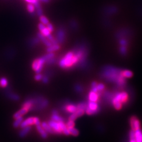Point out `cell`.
Masks as SVG:
<instances>
[{"mask_svg": "<svg viewBox=\"0 0 142 142\" xmlns=\"http://www.w3.org/2000/svg\"><path fill=\"white\" fill-rule=\"evenodd\" d=\"M40 124V121L39 119L37 117H30L25 120H23L22 123L20 125V127L23 128L29 126H32L33 125H38Z\"/></svg>", "mask_w": 142, "mask_h": 142, "instance_id": "277c9868", "label": "cell"}, {"mask_svg": "<svg viewBox=\"0 0 142 142\" xmlns=\"http://www.w3.org/2000/svg\"><path fill=\"white\" fill-rule=\"evenodd\" d=\"M129 138L130 139H135V130L132 129L129 133Z\"/></svg>", "mask_w": 142, "mask_h": 142, "instance_id": "d590c367", "label": "cell"}, {"mask_svg": "<svg viewBox=\"0 0 142 142\" xmlns=\"http://www.w3.org/2000/svg\"><path fill=\"white\" fill-rule=\"evenodd\" d=\"M38 28L39 31V32L41 33L43 35L46 37H47L48 35L50 34V32L45 25L40 23L38 24Z\"/></svg>", "mask_w": 142, "mask_h": 142, "instance_id": "30bf717a", "label": "cell"}, {"mask_svg": "<svg viewBox=\"0 0 142 142\" xmlns=\"http://www.w3.org/2000/svg\"><path fill=\"white\" fill-rule=\"evenodd\" d=\"M54 62H55V59L54 58H53L49 59L46 60L45 63L48 65H50V64H52L54 63Z\"/></svg>", "mask_w": 142, "mask_h": 142, "instance_id": "f35d334b", "label": "cell"}, {"mask_svg": "<svg viewBox=\"0 0 142 142\" xmlns=\"http://www.w3.org/2000/svg\"><path fill=\"white\" fill-rule=\"evenodd\" d=\"M46 27L47 28H48V29L49 30V31L50 32H52L54 31V27L53 26V25L52 24H50V23H48L47 25H46Z\"/></svg>", "mask_w": 142, "mask_h": 142, "instance_id": "8d00e7d4", "label": "cell"}, {"mask_svg": "<svg viewBox=\"0 0 142 142\" xmlns=\"http://www.w3.org/2000/svg\"><path fill=\"white\" fill-rule=\"evenodd\" d=\"M120 44L122 45V46H125L126 45V40H124V39H122V40H121L120 41Z\"/></svg>", "mask_w": 142, "mask_h": 142, "instance_id": "7bdbcfd3", "label": "cell"}, {"mask_svg": "<svg viewBox=\"0 0 142 142\" xmlns=\"http://www.w3.org/2000/svg\"><path fill=\"white\" fill-rule=\"evenodd\" d=\"M39 20H40V23L45 25H46L48 23H49L48 19L45 16L41 15L40 16H39Z\"/></svg>", "mask_w": 142, "mask_h": 142, "instance_id": "83f0119b", "label": "cell"}, {"mask_svg": "<svg viewBox=\"0 0 142 142\" xmlns=\"http://www.w3.org/2000/svg\"><path fill=\"white\" fill-rule=\"evenodd\" d=\"M130 125L131 127H132V129L134 130L138 129L140 128L139 121L135 117H132L131 118Z\"/></svg>", "mask_w": 142, "mask_h": 142, "instance_id": "7c38bea8", "label": "cell"}, {"mask_svg": "<svg viewBox=\"0 0 142 142\" xmlns=\"http://www.w3.org/2000/svg\"><path fill=\"white\" fill-rule=\"evenodd\" d=\"M42 82L44 84H47L49 82V78L47 76H43L42 80Z\"/></svg>", "mask_w": 142, "mask_h": 142, "instance_id": "74e56055", "label": "cell"}, {"mask_svg": "<svg viewBox=\"0 0 142 142\" xmlns=\"http://www.w3.org/2000/svg\"><path fill=\"white\" fill-rule=\"evenodd\" d=\"M38 1H42V2H48L49 1V0H38Z\"/></svg>", "mask_w": 142, "mask_h": 142, "instance_id": "bcb514c9", "label": "cell"}, {"mask_svg": "<svg viewBox=\"0 0 142 142\" xmlns=\"http://www.w3.org/2000/svg\"><path fill=\"white\" fill-rule=\"evenodd\" d=\"M22 128V129L19 131L18 135L20 137L24 138L29 133V131H31V130L32 129V127L31 126H27V127H23Z\"/></svg>", "mask_w": 142, "mask_h": 142, "instance_id": "4fadbf2b", "label": "cell"}, {"mask_svg": "<svg viewBox=\"0 0 142 142\" xmlns=\"http://www.w3.org/2000/svg\"><path fill=\"white\" fill-rule=\"evenodd\" d=\"M37 37L39 39L40 41L42 42L47 47L52 45V44L49 42V40L47 39V38L43 35L40 32H39L37 33Z\"/></svg>", "mask_w": 142, "mask_h": 142, "instance_id": "9c48e42d", "label": "cell"}, {"mask_svg": "<svg viewBox=\"0 0 142 142\" xmlns=\"http://www.w3.org/2000/svg\"><path fill=\"white\" fill-rule=\"evenodd\" d=\"M43 77V75L42 74H40V73H37L35 75L34 79L37 81H39V80H42Z\"/></svg>", "mask_w": 142, "mask_h": 142, "instance_id": "e575fe53", "label": "cell"}, {"mask_svg": "<svg viewBox=\"0 0 142 142\" xmlns=\"http://www.w3.org/2000/svg\"><path fill=\"white\" fill-rule=\"evenodd\" d=\"M112 103L114 107L117 110L120 109L121 108V106H122V103L114 97L112 99Z\"/></svg>", "mask_w": 142, "mask_h": 142, "instance_id": "603a6c76", "label": "cell"}, {"mask_svg": "<svg viewBox=\"0 0 142 142\" xmlns=\"http://www.w3.org/2000/svg\"><path fill=\"white\" fill-rule=\"evenodd\" d=\"M8 80L6 78L3 77L0 79V86L5 88L8 86Z\"/></svg>", "mask_w": 142, "mask_h": 142, "instance_id": "d4e9b609", "label": "cell"}, {"mask_svg": "<svg viewBox=\"0 0 142 142\" xmlns=\"http://www.w3.org/2000/svg\"><path fill=\"white\" fill-rule=\"evenodd\" d=\"M121 75H123V77H127V78H130L133 75V72L130 70H124L122 72H121Z\"/></svg>", "mask_w": 142, "mask_h": 142, "instance_id": "cb8c5ba5", "label": "cell"}, {"mask_svg": "<svg viewBox=\"0 0 142 142\" xmlns=\"http://www.w3.org/2000/svg\"><path fill=\"white\" fill-rule=\"evenodd\" d=\"M99 94L98 93H95L93 92V91H90L88 94V98L89 101H92V102H96L98 99Z\"/></svg>", "mask_w": 142, "mask_h": 142, "instance_id": "2e32d148", "label": "cell"}, {"mask_svg": "<svg viewBox=\"0 0 142 142\" xmlns=\"http://www.w3.org/2000/svg\"><path fill=\"white\" fill-rule=\"evenodd\" d=\"M6 96L9 99L14 101H18L20 99V96L17 93L12 92L11 89H7L5 92Z\"/></svg>", "mask_w": 142, "mask_h": 142, "instance_id": "8992f818", "label": "cell"}, {"mask_svg": "<svg viewBox=\"0 0 142 142\" xmlns=\"http://www.w3.org/2000/svg\"><path fill=\"white\" fill-rule=\"evenodd\" d=\"M74 53L72 52H69L67 53L65 56L61 59L59 63V66L62 68H67L72 66L74 64L73 60V57Z\"/></svg>", "mask_w": 142, "mask_h": 142, "instance_id": "7a4b0ae2", "label": "cell"}, {"mask_svg": "<svg viewBox=\"0 0 142 142\" xmlns=\"http://www.w3.org/2000/svg\"><path fill=\"white\" fill-rule=\"evenodd\" d=\"M36 128L38 132L40 134V136H41L43 138H46L47 137V133L45 130V129L42 127L41 125L39 124L36 126Z\"/></svg>", "mask_w": 142, "mask_h": 142, "instance_id": "5bb4252c", "label": "cell"}, {"mask_svg": "<svg viewBox=\"0 0 142 142\" xmlns=\"http://www.w3.org/2000/svg\"><path fill=\"white\" fill-rule=\"evenodd\" d=\"M97 82H93L92 83V85H91V86H92V87H96L97 86Z\"/></svg>", "mask_w": 142, "mask_h": 142, "instance_id": "ee69618b", "label": "cell"}, {"mask_svg": "<svg viewBox=\"0 0 142 142\" xmlns=\"http://www.w3.org/2000/svg\"><path fill=\"white\" fill-rule=\"evenodd\" d=\"M135 140L136 142H142V131L140 129L135 130Z\"/></svg>", "mask_w": 142, "mask_h": 142, "instance_id": "ac0fdd59", "label": "cell"}, {"mask_svg": "<svg viewBox=\"0 0 142 142\" xmlns=\"http://www.w3.org/2000/svg\"><path fill=\"white\" fill-rule=\"evenodd\" d=\"M62 133H63L66 135H70V132H69V129L67 127L65 129H64L63 130Z\"/></svg>", "mask_w": 142, "mask_h": 142, "instance_id": "60d3db41", "label": "cell"}, {"mask_svg": "<svg viewBox=\"0 0 142 142\" xmlns=\"http://www.w3.org/2000/svg\"><path fill=\"white\" fill-rule=\"evenodd\" d=\"M40 42L39 39L36 36V37H33L31 38H29L28 42V46L29 47H33L35 46L36 45H37Z\"/></svg>", "mask_w": 142, "mask_h": 142, "instance_id": "9a60e30c", "label": "cell"}, {"mask_svg": "<svg viewBox=\"0 0 142 142\" xmlns=\"http://www.w3.org/2000/svg\"><path fill=\"white\" fill-rule=\"evenodd\" d=\"M40 125H41L42 127L45 129V130L46 131L47 133H51V134L54 133V130L52 129L51 127L49 126V125H48V124L47 123L44 121V122H42V123H40Z\"/></svg>", "mask_w": 142, "mask_h": 142, "instance_id": "ffe728a7", "label": "cell"}, {"mask_svg": "<svg viewBox=\"0 0 142 142\" xmlns=\"http://www.w3.org/2000/svg\"><path fill=\"white\" fill-rule=\"evenodd\" d=\"M120 50V52H121V53H122V54H125V53H126V48H125V47H124V46L121 47Z\"/></svg>", "mask_w": 142, "mask_h": 142, "instance_id": "b9f144b4", "label": "cell"}, {"mask_svg": "<svg viewBox=\"0 0 142 142\" xmlns=\"http://www.w3.org/2000/svg\"><path fill=\"white\" fill-rule=\"evenodd\" d=\"M114 98L119 100L121 103H124L126 102L128 99V94L125 92L118 93L115 95Z\"/></svg>", "mask_w": 142, "mask_h": 142, "instance_id": "ba28073f", "label": "cell"}, {"mask_svg": "<svg viewBox=\"0 0 142 142\" xmlns=\"http://www.w3.org/2000/svg\"><path fill=\"white\" fill-rule=\"evenodd\" d=\"M32 105L31 110L38 111L46 107L48 104V101L40 95L30 96L26 99Z\"/></svg>", "mask_w": 142, "mask_h": 142, "instance_id": "6da1fadb", "label": "cell"}, {"mask_svg": "<svg viewBox=\"0 0 142 142\" xmlns=\"http://www.w3.org/2000/svg\"><path fill=\"white\" fill-rule=\"evenodd\" d=\"M129 142H136L135 139H130Z\"/></svg>", "mask_w": 142, "mask_h": 142, "instance_id": "7dc6e473", "label": "cell"}, {"mask_svg": "<svg viewBox=\"0 0 142 142\" xmlns=\"http://www.w3.org/2000/svg\"><path fill=\"white\" fill-rule=\"evenodd\" d=\"M65 110L68 113H74L77 110V107L74 104H69L65 106Z\"/></svg>", "mask_w": 142, "mask_h": 142, "instance_id": "d6986e66", "label": "cell"}, {"mask_svg": "<svg viewBox=\"0 0 142 142\" xmlns=\"http://www.w3.org/2000/svg\"><path fill=\"white\" fill-rule=\"evenodd\" d=\"M99 108L98 105L96 102L89 101L87 105L85 111L87 114L93 115L97 113L99 111Z\"/></svg>", "mask_w": 142, "mask_h": 142, "instance_id": "5b68a950", "label": "cell"}, {"mask_svg": "<svg viewBox=\"0 0 142 142\" xmlns=\"http://www.w3.org/2000/svg\"><path fill=\"white\" fill-rule=\"evenodd\" d=\"M59 47H60V46L58 44H53L51 46L47 47V48H46V51L47 52V53L53 52L56 51V50H57L58 49H59Z\"/></svg>", "mask_w": 142, "mask_h": 142, "instance_id": "44dd1931", "label": "cell"}, {"mask_svg": "<svg viewBox=\"0 0 142 142\" xmlns=\"http://www.w3.org/2000/svg\"><path fill=\"white\" fill-rule=\"evenodd\" d=\"M96 88L97 89L98 92H100L101 90H103L105 88V86L102 83H99V84H97L96 86Z\"/></svg>", "mask_w": 142, "mask_h": 142, "instance_id": "836d02e7", "label": "cell"}, {"mask_svg": "<svg viewBox=\"0 0 142 142\" xmlns=\"http://www.w3.org/2000/svg\"><path fill=\"white\" fill-rule=\"evenodd\" d=\"M51 119L57 121V122H59V121H63V118L59 116V115H58V114L56 115H52L51 116Z\"/></svg>", "mask_w": 142, "mask_h": 142, "instance_id": "4316f807", "label": "cell"}, {"mask_svg": "<svg viewBox=\"0 0 142 142\" xmlns=\"http://www.w3.org/2000/svg\"><path fill=\"white\" fill-rule=\"evenodd\" d=\"M45 62L46 60L43 56L38 57L33 60L32 67V69L35 71L36 74L40 73L42 72Z\"/></svg>", "mask_w": 142, "mask_h": 142, "instance_id": "3957f363", "label": "cell"}, {"mask_svg": "<svg viewBox=\"0 0 142 142\" xmlns=\"http://www.w3.org/2000/svg\"><path fill=\"white\" fill-rule=\"evenodd\" d=\"M29 110V109L26 107H22L21 109H20L18 111H17L16 112H15L14 115H13V118L14 119H16L19 117H21L26 114Z\"/></svg>", "mask_w": 142, "mask_h": 142, "instance_id": "8fae6325", "label": "cell"}, {"mask_svg": "<svg viewBox=\"0 0 142 142\" xmlns=\"http://www.w3.org/2000/svg\"><path fill=\"white\" fill-rule=\"evenodd\" d=\"M58 114V113L56 110H53L52 111V115H56V114Z\"/></svg>", "mask_w": 142, "mask_h": 142, "instance_id": "f6af8a7d", "label": "cell"}, {"mask_svg": "<svg viewBox=\"0 0 142 142\" xmlns=\"http://www.w3.org/2000/svg\"><path fill=\"white\" fill-rule=\"evenodd\" d=\"M23 120V116L21 117H19L16 119H15V120L14 121L13 126L14 128H17L19 126L20 127V125H21V123H22V121Z\"/></svg>", "mask_w": 142, "mask_h": 142, "instance_id": "7402d4cb", "label": "cell"}, {"mask_svg": "<svg viewBox=\"0 0 142 142\" xmlns=\"http://www.w3.org/2000/svg\"><path fill=\"white\" fill-rule=\"evenodd\" d=\"M69 129V132H70V134L72 135L73 136H77L78 134H79V131L78 130L74 128V127H72V128H68Z\"/></svg>", "mask_w": 142, "mask_h": 142, "instance_id": "f1b7e54d", "label": "cell"}, {"mask_svg": "<svg viewBox=\"0 0 142 142\" xmlns=\"http://www.w3.org/2000/svg\"><path fill=\"white\" fill-rule=\"evenodd\" d=\"M36 8L34 4L28 3L27 5V9L28 12L30 13H33L35 11Z\"/></svg>", "mask_w": 142, "mask_h": 142, "instance_id": "484cf974", "label": "cell"}, {"mask_svg": "<svg viewBox=\"0 0 142 142\" xmlns=\"http://www.w3.org/2000/svg\"><path fill=\"white\" fill-rule=\"evenodd\" d=\"M87 107V104L84 103H80L77 105V109H83L85 110Z\"/></svg>", "mask_w": 142, "mask_h": 142, "instance_id": "4dcf8cb0", "label": "cell"}, {"mask_svg": "<svg viewBox=\"0 0 142 142\" xmlns=\"http://www.w3.org/2000/svg\"><path fill=\"white\" fill-rule=\"evenodd\" d=\"M66 126V127H67L68 128H70L74 127V126H75L74 121V120H69V121L67 123Z\"/></svg>", "mask_w": 142, "mask_h": 142, "instance_id": "d6a6232c", "label": "cell"}, {"mask_svg": "<svg viewBox=\"0 0 142 142\" xmlns=\"http://www.w3.org/2000/svg\"><path fill=\"white\" fill-rule=\"evenodd\" d=\"M77 118V117L76 116V115L75 114V113H72V115H70L69 117V120H75L76 118Z\"/></svg>", "mask_w": 142, "mask_h": 142, "instance_id": "ab89813d", "label": "cell"}, {"mask_svg": "<svg viewBox=\"0 0 142 142\" xmlns=\"http://www.w3.org/2000/svg\"><path fill=\"white\" fill-rule=\"evenodd\" d=\"M48 124L49 125V126L54 130V133H59V134L62 133V131L61 129H60L59 127V122H57V121H54L51 119L48 121Z\"/></svg>", "mask_w": 142, "mask_h": 142, "instance_id": "52a82bcc", "label": "cell"}, {"mask_svg": "<svg viewBox=\"0 0 142 142\" xmlns=\"http://www.w3.org/2000/svg\"><path fill=\"white\" fill-rule=\"evenodd\" d=\"M64 33L62 29H59L57 33V42L62 43L64 39Z\"/></svg>", "mask_w": 142, "mask_h": 142, "instance_id": "e0dca14e", "label": "cell"}, {"mask_svg": "<svg viewBox=\"0 0 142 142\" xmlns=\"http://www.w3.org/2000/svg\"><path fill=\"white\" fill-rule=\"evenodd\" d=\"M54 54L53 53V52H50V53H48L47 54H45L44 56H43L44 58H45V60L46 61V60L49 59H51V58H53L54 57Z\"/></svg>", "mask_w": 142, "mask_h": 142, "instance_id": "f546056e", "label": "cell"}, {"mask_svg": "<svg viewBox=\"0 0 142 142\" xmlns=\"http://www.w3.org/2000/svg\"><path fill=\"white\" fill-rule=\"evenodd\" d=\"M84 111H85V110H83V109H77L74 113L76 115V116L77 117H78L82 116L84 114Z\"/></svg>", "mask_w": 142, "mask_h": 142, "instance_id": "1f68e13d", "label": "cell"}]
</instances>
